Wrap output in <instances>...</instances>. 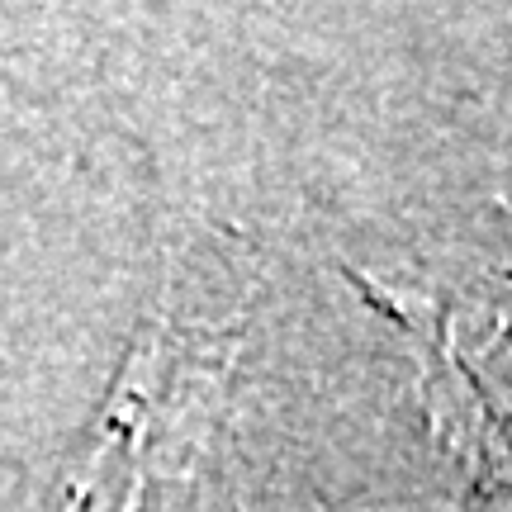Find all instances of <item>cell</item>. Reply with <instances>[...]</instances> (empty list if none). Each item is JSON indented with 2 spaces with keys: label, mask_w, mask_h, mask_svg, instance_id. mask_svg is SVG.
I'll use <instances>...</instances> for the list:
<instances>
[{
  "label": "cell",
  "mask_w": 512,
  "mask_h": 512,
  "mask_svg": "<svg viewBox=\"0 0 512 512\" xmlns=\"http://www.w3.org/2000/svg\"><path fill=\"white\" fill-rule=\"evenodd\" d=\"M242 313L219 318L176 280L152 304L86 451L62 479L53 512H152L181 489L219 427V403L238 361Z\"/></svg>",
  "instance_id": "1"
}]
</instances>
